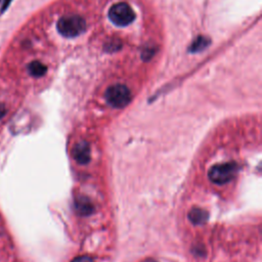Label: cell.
Instances as JSON below:
<instances>
[{"instance_id":"cell-1","label":"cell","mask_w":262,"mask_h":262,"mask_svg":"<svg viewBox=\"0 0 262 262\" xmlns=\"http://www.w3.org/2000/svg\"><path fill=\"white\" fill-rule=\"evenodd\" d=\"M86 30L85 19L78 14L66 15L59 18L57 23V31L60 35L67 38H74Z\"/></svg>"},{"instance_id":"cell-2","label":"cell","mask_w":262,"mask_h":262,"mask_svg":"<svg viewBox=\"0 0 262 262\" xmlns=\"http://www.w3.org/2000/svg\"><path fill=\"white\" fill-rule=\"evenodd\" d=\"M108 17L115 25L119 27H125L134 20L135 13L128 3L119 2L110 8Z\"/></svg>"},{"instance_id":"cell-3","label":"cell","mask_w":262,"mask_h":262,"mask_svg":"<svg viewBox=\"0 0 262 262\" xmlns=\"http://www.w3.org/2000/svg\"><path fill=\"white\" fill-rule=\"evenodd\" d=\"M105 98L111 105L115 107H123L130 101L131 93L125 85L116 84L107 88Z\"/></svg>"},{"instance_id":"cell-4","label":"cell","mask_w":262,"mask_h":262,"mask_svg":"<svg viewBox=\"0 0 262 262\" xmlns=\"http://www.w3.org/2000/svg\"><path fill=\"white\" fill-rule=\"evenodd\" d=\"M236 173V166L233 163H223L212 167L209 171L210 179L219 184L228 182Z\"/></svg>"},{"instance_id":"cell-5","label":"cell","mask_w":262,"mask_h":262,"mask_svg":"<svg viewBox=\"0 0 262 262\" xmlns=\"http://www.w3.org/2000/svg\"><path fill=\"white\" fill-rule=\"evenodd\" d=\"M74 157L80 164H85L90 159V147L86 142H80L74 147Z\"/></svg>"},{"instance_id":"cell-6","label":"cell","mask_w":262,"mask_h":262,"mask_svg":"<svg viewBox=\"0 0 262 262\" xmlns=\"http://www.w3.org/2000/svg\"><path fill=\"white\" fill-rule=\"evenodd\" d=\"M28 70L30 72V74L34 77H41L46 73V67L44 64H42L40 61H32L29 67Z\"/></svg>"},{"instance_id":"cell-7","label":"cell","mask_w":262,"mask_h":262,"mask_svg":"<svg viewBox=\"0 0 262 262\" xmlns=\"http://www.w3.org/2000/svg\"><path fill=\"white\" fill-rule=\"evenodd\" d=\"M189 217L192 222L194 223H202L207 218V213L200 209H194L189 213Z\"/></svg>"},{"instance_id":"cell-8","label":"cell","mask_w":262,"mask_h":262,"mask_svg":"<svg viewBox=\"0 0 262 262\" xmlns=\"http://www.w3.org/2000/svg\"><path fill=\"white\" fill-rule=\"evenodd\" d=\"M73 262H93V260L89 257H80V258H76Z\"/></svg>"},{"instance_id":"cell-9","label":"cell","mask_w":262,"mask_h":262,"mask_svg":"<svg viewBox=\"0 0 262 262\" xmlns=\"http://www.w3.org/2000/svg\"><path fill=\"white\" fill-rule=\"evenodd\" d=\"M12 0H4L3 1V4H2V9H1V11L3 12L7 7H8V5L10 4V2H11Z\"/></svg>"},{"instance_id":"cell-10","label":"cell","mask_w":262,"mask_h":262,"mask_svg":"<svg viewBox=\"0 0 262 262\" xmlns=\"http://www.w3.org/2000/svg\"><path fill=\"white\" fill-rule=\"evenodd\" d=\"M6 113V110H5V105L3 103L0 102V119L5 115Z\"/></svg>"},{"instance_id":"cell-11","label":"cell","mask_w":262,"mask_h":262,"mask_svg":"<svg viewBox=\"0 0 262 262\" xmlns=\"http://www.w3.org/2000/svg\"><path fill=\"white\" fill-rule=\"evenodd\" d=\"M0 2H1V0H0Z\"/></svg>"}]
</instances>
